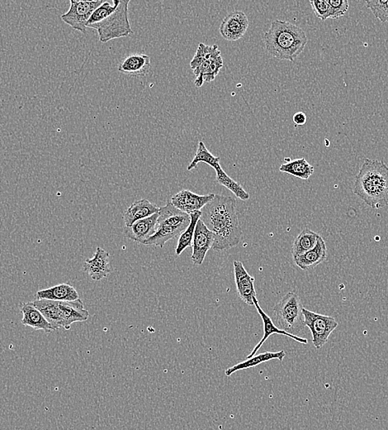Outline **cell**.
Returning <instances> with one entry per match:
<instances>
[{
  "mask_svg": "<svg viewBox=\"0 0 388 430\" xmlns=\"http://www.w3.org/2000/svg\"><path fill=\"white\" fill-rule=\"evenodd\" d=\"M201 212V221L214 234L213 250H229L241 243L242 229L235 198L215 194L213 200Z\"/></svg>",
  "mask_w": 388,
  "mask_h": 430,
  "instance_id": "cell-1",
  "label": "cell"
},
{
  "mask_svg": "<svg viewBox=\"0 0 388 430\" xmlns=\"http://www.w3.org/2000/svg\"><path fill=\"white\" fill-rule=\"evenodd\" d=\"M160 209V207L153 204L147 198H142V200L135 201L123 213V219L126 227L131 226L135 222L140 221V219L146 218L158 213Z\"/></svg>",
  "mask_w": 388,
  "mask_h": 430,
  "instance_id": "cell-19",
  "label": "cell"
},
{
  "mask_svg": "<svg viewBox=\"0 0 388 430\" xmlns=\"http://www.w3.org/2000/svg\"><path fill=\"white\" fill-rule=\"evenodd\" d=\"M285 357H286V353L284 351H275V353L274 351H266V353L255 355L254 357L248 358L246 361L228 368L225 371V374L226 376H230L234 372L257 367L259 364L270 361L272 359H278L280 362H282Z\"/></svg>",
  "mask_w": 388,
  "mask_h": 430,
  "instance_id": "cell-23",
  "label": "cell"
},
{
  "mask_svg": "<svg viewBox=\"0 0 388 430\" xmlns=\"http://www.w3.org/2000/svg\"><path fill=\"white\" fill-rule=\"evenodd\" d=\"M305 326H308L312 334V343L320 350L327 342L330 335L338 327V322L333 317L303 309Z\"/></svg>",
  "mask_w": 388,
  "mask_h": 430,
  "instance_id": "cell-6",
  "label": "cell"
},
{
  "mask_svg": "<svg viewBox=\"0 0 388 430\" xmlns=\"http://www.w3.org/2000/svg\"><path fill=\"white\" fill-rule=\"evenodd\" d=\"M120 0H114L113 4L109 2H103L100 6H99L96 10L94 12L92 16L90 17L88 24H87V28H91L93 25L102 22L110 14L117 10Z\"/></svg>",
  "mask_w": 388,
  "mask_h": 430,
  "instance_id": "cell-31",
  "label": "cell"
},
{
  "mask_svg": "<svg viewBox=\"0 0 388 430\" xmlns=\"http://www.w3.org/2000/svg\"><path fill=\"white\" fill-rule=\"evenodd\" d=\"M366 6L376 19L382 23H388V0H367Z\"/></svg>",
  "mask_w": 388,
  "mask_h": 430,
  "instance_id": "cell-33",
  "label": "cell"
},
{
  "mask_svg": "<svg viewBox=\"0 0 388 430\" xmlns=\"http://www.w3.org/2000/svg\"><path fill=\"white\" fill-rule=\"evenodd\" d=\"M319 237V234L308 229V227L301 231L293 242L292 249L293 258L312 249L316 246Z\"/></svg>",
  "mask_w": 388,
  "mask_h": 430,
  "instance_id": "cell-25",
  "label": "cell"
},
{
  "mask_svg": "<svg viewBox=\"0 0 388 430\" xmlns=\"http://www.w3.org/2000/svg\"><path fill=\"white\" fill-rule=\"evenodd\" d=\"M328 3L332 7L330 19H340L349 10V2L347 0H329Z\"/></svg>",
  "mask_w": 388,
  "mask_h": 430,
  "instance_id": "cell-35",
  "label": "cell"
},
{
  "mask_svg": "<svg viewBox=\"0 0 388 430\" xmlns=\"http://www.w3.org/2000/svg\"><path fill=\"white\" fill-rule=\"evenodd\" d=\"M233 265L235 285L239 299L248 305H254V299L257 298L255 288V277L247 272L243 263L239 260H235Z\"/></svg>",
  "mask_w": 388,
  "mask_h": 430,
  "instance_id": "cell-11",
  "label": "cell"
},
{
  "mask_svg": "<svg viewBox=\"0 0 388 430\" xmlns=\"http://www.w3.org/2000/svg\"><path fill=\"white\" fill-rule=\"evenodd\" d=\"M109 258V252L98 247L93 258L87 259L83 268L94 280H101L111 272Z\"/></svg>",
  "mask_w": 388,
  "mask_h": 430,
  "instance_id": "cell-13",
  "label": "cell"
},
{
  "mask_svg": "<svg viewBox=\"0 0 388 430\" xmlns=\"http://www.w3.org/2000/svg\"><path fill=\"white\" fill-rule=\"evenodd\" d=\"M190 215V223L183 233H182L177 241L176 247V255L180 256L182 254L186 248L192 247L194 232H195L197 223L200 221L202 216L201 211L189 214Z\"/></svg>",
  "mask_w": 388,
  "mask_h": 430,
  "instance_id": "cell-28",
  "label": "cell"
},
{
  "mask_svg": "<svg viewBox=\"0 0 388 430\" xmlns=\"http://www.w3.org/2000/svg\"><path fill=\"white\" fill-rule=\"evenodd\" d=\"M222 68L223 59L220 50L218 48L212 56L202 62L197 68L193 70V73L197 76L194 85L197 87H202L204 83L213 81Z\"/></svg>",
  "mask_w": 388,
  "mask_h": 430,
  "instance_id": "cell-14",
  "label": "cell"
},
{
  "mask_svg": "<svg viewBox=\"0 0 388 430\" xmlns=\"http://www.w3.org/2000/svg\"><path fill=\"white\" fill-rule=\"evenodd\" d=\"M326 258H327V248H326L325 240L320 236L316 246L312 249L293 259L297 266L301 270L310 271L325 262Z\"/></svg>",
  "mask_w": 388,
  "mask_h": 430,
  "instance_id": "cell-17",
  "label": "cell"
},
{
  "mask_svg": "<svg viewBox=\"0 0 388 430\" xmlns=\"http://www.w3.org/2000/svg\"><path fill=\"white\" fill-rule=\"evenodd\" d=\"M217 49H218L217 45H208L204 43H200L195 56L193 57L192 61L190 62V68L193 70L197 68L202 62L212 56Z\"/></svg>",
  "mask_w": 388,
  "mask_h": 430,
  "instance_id": "cell-32",
  "label": "cell"
},
{
  "mask_svg": "<svg viewBox=\"0 0 388 430\" xmlns=\"http://www.w3.org/2000/svg\"><path fill=\"white\" fill-rule=\"evenodd\" d=\"M281 172L290 174L299 179L308 180L314 173V167L305 158L288 161V163L281 165Z\"/></svg>",
  "mask_w": 388,
  "mask_h": 430,
  "instance_id": "cell-27",
  "label": "cell"
},
{
  "mask_svg": "<svg viewBox=\"0 0 388 430\" xmlns=\"http://www.w3.org/2000/svg\"><path fill=\"white\" fill-rule=\"evenodd\" d=\"M214 234L200 219L197 223L193 240L191 260L194 265L201 266L204 262L206 254L213 248Z\"/></svg>",
  "mask_w": 388,
  "mask_h": 430,
  "instance_id": "cell-9",
  "label": "cell"
},
{
  "mask_svg": "<svg viewBox=\"0 0 388 430\" xmlns=\"http://www.w3.org/2000/svg\"><path fill=\"white\" fill-rule=\"evenodd\" d=\"M354 185V194L371 208L388 205V167L383 161L365 159Z\"/></svg>",
  "mask_w": 388,
  "mask_h": 430,
  "instance_id": "cell-2",
  "label": "cell"
},
{
  "mask_svg": "<svg viewBox=\"0 0 388 430\" xmlns=\"http://www.w3.org/2000/svg\"><path fill=\"white\" fill-rule=\"evenodd\" d=\"M293 123L297 126H303L308 121L307 115L303 112H297L292 117Z\"/></svg>",
  "mask_w": 388,
  "mask_h": 430,
  "instance_id": "cell-36",
  "label": "cell"
},
{
  "mask_svg": "<svg viewBox=\"0 0 388 430\" xmlns=\"http://www.w3.org/2000/svg\"><path fill=\"white\" fill-rule=\"evenodd\" d=\"M33 305L43 314L55 331L62 328L59 302L50 300H36Z\"/></svg>",
  "mask_w": 388,
  "mask_h": 430,
  "instance_id": "cell-24",
  "label": "cell"
},
{
  "mask_svg": "<svg viewBox=\"0 0 388 430\" xmlns=\"http://www.w3.org/2000/svg\"><path fill=\"white\" fill-rule=\"evenodd\" d=\"M190 223V215L177 209L171 201L166 205L161 207L157 226H171L187 229Z\"/></svg>",
  "mask_w": 388,
  "mask_h": 430,
  "instance_id": "cell-18",
  "label": "cell"
},
{
  "mask_svg": "<svg viewBox=\"0 0 388 430\" xmlns=\"http://www.w3.org/2000/svg\"><path fill=\"white\" fill-rule=\"evenodd\" d=\"M220 157L213 156L212 152H210L208 148L206 147L204 143L200 141L198 143L196 154L194 156L191 163L188 165L187 170L188 171H192L200 163L208 164L215 170L220 165Z\"/></svg>",
  "mask_w": 388,
  "mask_h": 430,
  "instance_id": "cell-30",
  "label": "cell"
},
{
  "mask_svg": "<svg viewBox=\"0 0 388 430\" xmlns=\"http://www.w3.org/2000/svg\"><path fill=\"white\" fill-rule=\"evenodd\" d=\"M310 3L318 19L325 21L332 17V7L326 0H311Z\"/></svg>",
  "mask_w": 388,
  "mask_h": 430,
  "instance_id": "cell-34",
  "label": "cell"
},
{
  "mask_svg": "<svg viewBox=\"0 0 388 430\" xmlns=\"http://www.w3.org/2000/svg\"><path fill=\"white\" fill-rule=\"evenodd\" d=\"M158 218L159 212L151 215L150 217L140 219L131 226L125 227L124 235L136 243L142 244L155 233Z\"/></svg>",
  "mask_w": 388,
  "mask_h": 430,
  "instance_id": "cell-15",
  "label": "cell"
},
{
  "mask_svg": "<svg viewBox=\"0 0 388 430\" xmlns=\"http://www.w3.org/2000/svg\"><path fill=\"white\" fill-rule=\"evenodd\" d=\"M151 58L144 54L128 56L118 66L119 72L130 76H144L151 70Z\"/></svg>",
  "mask_w": 388,
  "mask_h": 430,
  "instance_id": "cell-21",
  "label": "cell"
},
{
  "mask_svg": "<svg viewBox=\"0 0 388 430\" xmlns=\"http://www.w3.org/2000/svg\"><path fill=\"white\" fill-rule=\"evenodd\" d=\"M300 298L295 292H288L274 306L277 325L285 332L295 335L305 327Z\"/></svg>",
  "mask_w": 388,
  "mask_h": 430,
  "instance_id": "cell-4",
  "label": "cell"
},
{
  "mask_svg": "<svg viewBox=\"0 0 388 430\" xmlns=\"http://www.w3.org/2000/svg\"><path fill=\"white\" fill-rule=\"evenodd\" d=\"M263 41L268 55L279 60L294 62L308 43L307 34L288 21L274 20L264 33Z\"/></svg>",
  "mask_w": 388,
  "mask_h": 430,
  "instance_id": "cell-3",
  "label": "cell"
},
{
  "mask_svg": "<svg viewBox=\"0 0 388 430\" xmlns=\"http://www.w3.org/2000/svg\"><path fill=\"white\" fill-rule=\"evenodd\" d=\"M254 305L255 306L256 309H257V311L259 314L260 317L262 318L263 324V336L261 340L259 342L258 345H256L253 351H251V354L249 356H248L247 357L248 358L254 357V356L256 355V354H257V351H259L260 347H262L264 342H266L267 339L270 338L271 335L272 334L284 335V336L293 339V340H295L297 342L301 343V345H307L308 342V339L297 336V335H293V334L285 332V331L279 329L278 327H277L274 324V322H272V318L270 316H268L266 312L263 311L261 307H260L257 298H255L254 299Z\"/></svg>",
  "mask_w": 388,
  "mask_h": 430,
  "instance_id": "cell-16",
  "label": "cell"
},
{
  "mask_svg": "<svg viewBox=\"0 0 388 430\" xmlns=\"http://www.w3.org/2000/svg\"><path fill=\"white\" fill-rule=\"evenodd\" d=\"M184 230L183 227L157 226L155 233L142 244L143 245L163 247L169 240L179 237Z\"/></svg>",
  "mask_w": 388,
  "mask_h": 430,
  "instance_id": "cell-26",
  "label": "cell"
},
{
  "mask_svg": "<svg viewBox=\"0 0 388 430\" xmlns=\"http://www.w3.org/2000/svg\"><path fill=\"white\" fill-rule=\"evenodd\" d=\"M103 2V0H70L69 10L61 18L74 30L85 33L90 17Z\"/></svg>",
  "mask_w": 388,
  "mask_h": 430,
  "instance_id": "cell-7",
  "label": "cell"
},
{
  "mask_svg": "<svg viewBox=\"0 0 388 430\" xmlns=\"http://www.w3.org/2000/svg\"><path fill=\"white\" fill-rule=\"evenodd\" d=\"M214 196L215 194L200 196V194L193 193L190 190H183L172 196L171 203L177 209L183 211L186 214H191L197 212V211H201L206 204L213 200Z\"/></svg>",
  "mask_w": 388,
  "mask_h": 430,
  "instance_id": "cell-10",
  "label": "cell"
},
{
  "mask_svg": "<svg viewBox=\"0 0 388 430\" xmlns=\"http://www.w3.org/2000/svg\"><path fill=\"white\" fill-rule=\"evenodd\" d=\"M61 318L62 328L69 330L74 322L89 320V313L85 309L80 299L74 301H58Z\"/></svg>",
  "mask_w": 388,
  "mask_h": 430,
  "instance_id": "cell-12",
  "label": "cell"
},
{
  "mask_svg": "<svg viewBox=\"0 0 388 430\" xmlns=\"http://www.w3.org/2000/svg\"><path fill=\"white\" fill-rule=\"evenodd\" d=\"M129 3V0H120L117 10L113 14L90 28L97 30L101 43H106L111 40L133 34L134 32L128 18Z\"/></svg>",
  "mask_w": 388,
  "mask_h": 430,
  "instance_id": "cell-5",
  "label": "cell"
},
{
  "mask_svg": "<svg viewBox=\"0 0 388 430\" xmlns=\"http://www.w3.org/2000/svg\"><path fill=\"white\" fill-rule=\"evenodd\" d=\"M19 309L23 313L22 324L23 325L31 327L35 330H43L47 333L55 331L52 325L45 320L43 314L33 305L32 302L21 304Z\"/></svg>",
  "mask_w": 388,
  "mask_h": 430,
  "instance_id": "cell-20",
  "label": "cell"
},
{
  "mask_svg": "<svg viewBox=\"0 0 388 430\" xmlns=\"http://www.w3.org/2000/svg\"><path fill=\"white\" fill-rule=\"evenodd\" d=\"M248 28H249V20L245 12L235 10L229 12L223 19L219 31L223 39L235 41L242 39Z\"/></svg>",
  "mask_w": 388,
  "mask_h": 430,
  "instance_id": "cell-8",
  "label": "cell"
},
{
  "mask_svg": "<svg viewBox=\"0 0 388 430\" xmlns=\"http://www.w3.org/2000/svg\"><path fill=\"white\" fill-rule=\"evenodd\" d=\"M217 173V181L219 184L225 186L226 189L230 190L235 196L238 198H241V201H248L250 198V194L246 192L245 189H244L241 184L238 183L237 181H235L233 179V178L230 177L227 174L224 172V170L222 169L221 165L217 169H215Z\"/></svg>",
  "mask_w": 388,
  "mask_h": 430,
  "instance_id": "cell-29",
  "label": "cell"
},
{
  "mask_svg": "<svg viewBox=\"0 0 388 430\" xmlns=\"http://www.w3.org/2000/svg\"><path fill=\"white\" fill-rule=\"evenodd\" d=\"M36 300L54 301H74L80 299V296L72 285L60 284L48 289H41L36 294Z\"/></svg>",
  "mask_w": 388,
  "mask_h": 430,
  "instance_id": "cell-22",
  "label": "cell"
}]
</instances>
